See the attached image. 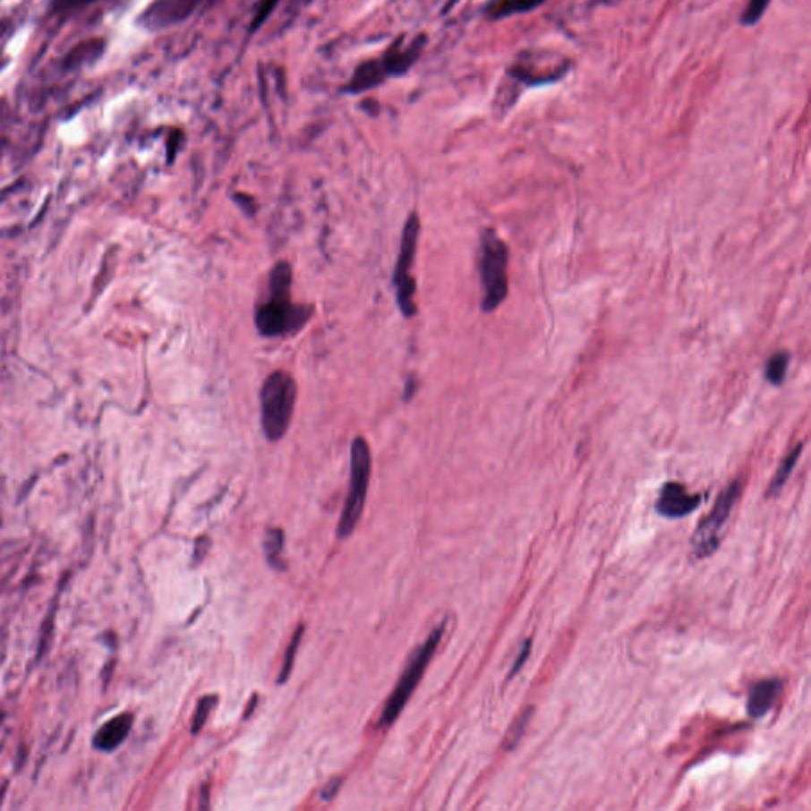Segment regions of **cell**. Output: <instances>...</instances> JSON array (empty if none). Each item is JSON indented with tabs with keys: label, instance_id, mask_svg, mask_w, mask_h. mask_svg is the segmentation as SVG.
Returning a JSON list of instances; mask_svg holds the SVG:
<instances>
[{
	"label": "cell",
	"instance_id": "cell-14",
	"mask_svg": "<svg viewBox=\"0 0 811 811\" xmlns=\"http://www.w3.org/2000/svg\"><path fill=\"white\" fill-rule=\"evenodd\" d=\"M104 40H100V38L80 43L65 57V69H78L84 63H90V61H88V55L92 57V59H97L100 53H104Z\"/></svg>",
	"mask_w": 811,
	"mask_h": 811
},
{
	"label": "cell",
	"instance_id": "cell-25",
	"mask_svg": "<svg viewBox=\"0 0 811 811\" xmlns=\"http://www.w3.org/2000/svg\"><path fill=\"white\" fill-rule=\"evenodd\" d=\"M341 783H343V778H333V780H330L329 783L323 786L322 792H320V798L325 800V802L331 800V798L337 796V792L339 790Z\"/></svg>",
	"mask_w": 811,
	"mask_h": 811
},
{
	"label": "cell",
	"instance_id": "cell-4",
	"mask_svg": "<svg viewBox=\"0 0 811 811\" xmlns=\"http://www.w3.org/2000/svg\"><path fill=\"white\" fill-rule=\"evenodd\" d=\"M444 629H446V621L440 623L438 627H434L433 633L428 636V639L413 654V658L409 661V664H407L405 672L399 679L398 685L393 689L390 699L385 704L382 715H380V720H379L380 726H392L395 720L401 715L403 708L411 699L415 687H417L422 677L425 674L428 664L433 658L434 652L438 650Z\"/></svg>",
	"mask_w": 811,
	"mask_h": 811
},
{
	"label": "cell",
	"instance_id": "cell-20",
	"mask_svg": "<svg viewBox=\"0 0 811 811\" xmlns=\"http://www.w3.org/2000/svg\"><path fill=\"white\" fill-rule=\"evenodd\" d=\"M531 715H533V708H526V710L523 712L522 715H520V718H518V720H516V721L512 724V728L509 729V732L506 734V743H504L506 749L516 748V743L520 742L523 732H525V729H526L528 722H530Z\"/></svg>",
	"mask_w": 811,
	"mask_h": 811
},
{
	"label": "cell",
	"instance_id": "cell-16",
	"mask_svg": "<svg viewBox=\"0 0 811 811\" xmlns=\"http://www.w3.org/2000/svg\"><path fill=\"white\" fill-rule=\"evenodd\" d=\"M790 354L783 351L777 352V354H773L769 358V362L765 364L764 376L769 380L770 384H783L784 379H786V372H788V368H790Z\"/></svg>",
	"mask_w": 811,
	"mask_h": 811
},
{
	"label": "cell",
	"instance_id": "cell-13",
	"mask_svg": "<svg viewBox=\"0 0 811 811\" xmlns=\"http://www.w3.org/2000/svg\"><path fill=\"white\" fill-rule=\"evenodd\" d=\"M385 76H387V72H385L382 61H370V63L362 64L352 76L351 83L347 84V90L352 94H357V92L371 90L382 83Z\"/></svg>",
	"mask_w": 811,
	"mask_h": 811
},
{
	"label": "cell",
	"instance_id": "cell-6",
	"mask_svg": "<svg viewBox=\"0 0 811 811\" xmlns=\"http://www.w3.org/2000/svg\"><path fill=\"white\" fill-rule=\"evenodd\" d=\"M740 495V482L734 481L729 483L726 489L722 490L718 499L708 516L702 518V522L697 525L695 534L691 537V551L696 559H704V558L713 555L720 542H721V533L724 525L728 523L729 516L734 509L737 498Z\"/></svg>",
	"mask_w": 811,
	"mask_h": 811
},
{
	"label": "cell",
	"instance_id": "cell-12",
	"mask_svg": "<svg viewBox=\"0 0 811 811\" xmlns=\"http://www.w3.org/2000/svg\"><path fill=\"white\" fill-rule=\"evenodd\" d=\"M132 722H133V716L131 713L117 715L97 732L94 745L104 751L116 748L124 742L125 737L131 732Z\"/></svg>",
	"mask_w": 811,
	"mask_h": 811
},
{
	"label": "cell",
	"instance_id": "cell-3",
	"mask_svg": "<svg viewBox=\"0 0 811 811\" xmlns=\"http://www.w3.org/2000/svg\"><path fill=\"white\" fill-rule=\"evenodd\" d=\"M509 251L495 230L487 228L481 236L479 248V277H481L482 310L493 312L509 294L508 281Z\"/></svg>",
	"mask_w": 811,
	"mask_h": 811
},
{
	"label": "cell",
	"instance_id": "cell-2",
	"mask_svg": "<svg viewBox=\"0 0 811 811\" xmlns=\"http://www.w3.org/2000/svg\"><path fill=\"white\" fill-rule=\"evenodd\" d=\"M296 393L295 379L286 371L271 372L261 387V430L269 442H277L287 433L295 411Z\"/></svg>",
	"mask_w": 811,
	"mask_h": 811
},
{
	"label": "cell",
	"instance_id": "cell-19",
	"mask_svg": "<svg viewBox=\"0 0 811 811\" xmlns=\"http://www.w3.org/2000/svg\"><path fill=\"white\" fill-rule=\"evenodd\" d=\"M218 704V697L216 696H205L203 699H200L199 705H197V712L193 715L192 720V734H199L200 730L203 729V726L207 724L208 716L211 713L214 705Z\"/></svg>",
	"mask_w": 811,
	"mask_h": 811
},
{
	"label": "cell",
	"instance_id": "cell-11",
	"mask_svg": "<svg viewBox=\"0 0 811 811\" xmlns=\"http://www.w3.org/2000/svg\"><path fill=\"white\" fill-rule=\"evenodd\" d=\"M423 42H425L423 37H417L409 47H403L399 40L395 43L382 59L387 75H401L411 69L414 63L419 59Z\"/></svg>",
	"mask_w": 811,
	"mask_h": 811
},
{
	"label": "cell",
	"instance_id": "cell-8",
	"mask_svg": "<svg viewBox=\"0 0 811 811\" xmlns=\"http://www.w3.org/2000/svg\"><path fill=\"white\" fill-rule=\"evenodd\" d=\"M201 0H156L146 8L140 22L148 29H164L184 21Z\"/></svg>",
	"mask_w": 811,
	"mask_h": 811
},
{
	"label": "cell",
	"instance_id": "cell-17",
	"mask_svg": "<svg viewBox=\"0 0 811 811\" xmlns=\"http://www.w3.org/2000/svg\"><path fill=\"white\" fill-rule=\"evenodd\" d=\"M303 631H304V626H298L294 637L290 640L289 646L286 650V654H284V662H282L281 672H279V677H277V683L282 685L286 681L289 680L290 674H292V669H294V662H295L296 652H298V645L302 642Z\"/></svg>",
	"mask_w": 811,
	"mask_h": 811
},
{
	"label": "cell",
	"instance_id": "cell-15",
	"mask_svg": "<svg viewBox=\"0 0 811 811\" xmlns=\"http://www.w3.org/2000/svg\"><path fill=\"white\" fill-rule=\"evenodd\" d=\"M802 450H804V444H798V448H792L790 452L780 465V468L777 469V474L772 479V483L769 487V496H777L781 489L784 487V483L790 479V475L792 474V471L796 468L798 465V458L802 455Z\"/></svg>",
	"mask_w": 811,
	"mask_h": 811
},
{
	"label": "cell",
	"instance_id": "cell-22",
	"mask_svg": "<svg viewBox=\"0 0 811 811\" xmlns=\"http://www.w3.org/2000/svg\"><path fill=\"white\" fill-rule=\"evenodd\" d=\"M767 5H769V0H751L743 14V22H747V24L756 22L759 16H763V12Z\"/></svg>",
	"mask_w": 811,
	"mask_h": 811
},
{
	"label": "cell",
	"instance_id": "cell-21",
	"mask_svg": "<svg viewBox=\"0 0 811 811\" xmlns=\"http://www.w3.org/2000/svg\"><path fill=\"white\" fill-rule=\"evenodd\" d=\"M277 4H279V0H261L260 5L255 10L252 21H251V30L252 32L260 28L263 22L267 21V18L273 13V10L277 7Z\"/></svg>",
	"mask_w": 811,
	"mask_h": 811
},
{
	"label": "cell",
	"instance_id": "cell-18",
	"mask_svg": "<svg viewBox=\"0 0 811 811\" xmlns=\"http://www.w3.org/2000/svg\"><path fill=\"white\" fill-rule=\"evenodd\" d=\"M282 549H284V533L281 530H269L265 541H263V551L271 566L282 568V564L279 563Z\"/></svg>",
	"mask_w": 811,
	"mask_h": 811
},
{
	"label": "cell",
	"instance_id": "cell-5",
	"mask_svg": "<svg viewBox=\"0 0 811 811\" xmlns=\"http://www.w3.org/2000/svg\"><path fill=\"white\" fill-rule=\"evenodd\" d=\"M371 475V452L368 442L362 436L352 440L351 446V489L344 504L341 520L337 523V537L346 539L351 536L357 526L360 516L363 514L366 493L370 487Z\"/></svg>",
	"mask_w": 811,
	"mask_h": 811
},
{
	"label": "cell",
	"instance_id": "cell-10",
	"mask_svg": "<svg viewBox=\"0 0 811 811\" xmlns=\"http://www.w3.org/2000/svg\"><path fill=\"white\" fill-rule=\"evenodd\" d=\"M783 691V681L780 679H765L757 681L755 687L749 689L747 712L751 718H763L767 715L773 704Z\"/></svg>",
	"mask_w": 811,
	"mask_h": 811
},
{
	"label": "cell",
	"instance_id": "cell-24",
	"mask_svg": "<svg viewBox=\"0 0 811 811\" xmlns=\"http://www.w3.org/2000/svg\"><path fill=\"white\" fill-rule=\"evenodd\" d=\"M530 653L531 639H526L525 640V642H523V645L520 646V653L516 654V662H514V666H512V669H510L509 679H514V677H516V675L518 674L520 670H522V667L525 666V662H526V660L530 658Z\"/></svg>",
	"mask_w": 811,
	"mask_h": 811
},
{
	"label": "cell",
	"instance_id": "cell-1",
	"mask_svg": "<svg viewBox=\"0 0 811 811\" xmlns=\"http://www.w3.org/2000/svg\"><path fill=\"white\" fill-rule=\"evenodd\" d=\"M312 310L292 302V269L287 261H277L269 281V298L255 308V325L263 337H275L302 330Z\"/></svg>",
	"mask_w": 811,
	"mask_h": 811
},
{
	"label": "cell",
	"instance_id": "cell-9",
	"mask_svg": "<svg viewBox=\"0 0 811 811\" xmlns=\"http://www.w3.org/2000/svg\"><path fill=\"white\" fill-rule=\"evenodd\" d=\"M704 501L705 496L691 495L687 493V487L679 482H667L661 489L656 510L666 518H681L693 514Z\"/></svg>",
	"mask_w": 811,
	"mask_h": 811
},
{
	"label": "cell",
	"instance_id": "cell-7",
	"mask_svg": "<svg viewBox=\"0 0 811 811\" xmlns=\"http://www.w3.org/2000/svg\"><path fill=\"white\" fill-rule=\"evenodd\" d=\"M420 220L417 213H413L406 220L401 236V248H399L398 261L395 269V287L397 298L403 316L414 317L417 312L415 304V279H414L413 267L417 243H419Z\"/></svg>",
	"mask_w": 811,
	"mask_h": 811
},
{
	"label": "cell",
	"instance_id": "cell-23",
	"mask_svg": "<svg viewBox=\"0 0 811 811\" xmlns=\"http://www.w3.org/2000/svg\"><path fill=\"white\" fill-rule=\"evenodd\" d=\"M92 2H97V0H53L51 7H53V12H57V13H69L72 10L86 7Z\"/></svg>",
	"mask_w": 811,
	"mask_h": 811
}]
</instances>
